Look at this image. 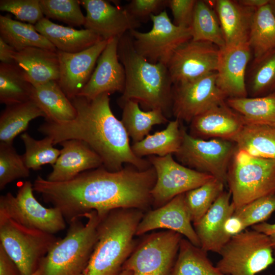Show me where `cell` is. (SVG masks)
Segmentation results:
<instances>
[{"label":"cell","instance_id":"30bf717a","mask_svg":"<svg viewBox=\"0 0 275 275\" xmlns=\"http://www.w3.org/2000/svg\"><path fill=\"white\" fill-rule=\"evenodd\" d=\"M33 184L25 181L14 196L8 193L0 196V220L12 219L30 228L54 234L66 228V221L59 209L42 205L33 194Z\"/></svg>","mask_w":275,"mask_h":275},{"label":"cell","instance_id":"681fc988","mask_svg":"<svg viewBox=\"0 0 275 275\" xmlns=\"http://www.w3.org/2000/svg\"><path fill=\"white\" fill-rule=\"evenodd\" d=\"M252 228L253 229L264 233L268 237L275 257V223H269L265 222L254 225Z\"/></svg>","mask_w":275,"mask_h":275},{"label":"cell","instance_id":"4fadbf2b","mask_svg":"<svg viewBox=\"0 0 275 275\" xmlns=\"http://www.w3.org/2000/svg\"><path fill=\"white\" fill-rule=\"evenodd\" d=\"M155 170L156 180L151 190L153 209L159 208L174 197L198 187L214 178L175 161L172 154L150 156L148 160Z\"/></svg>","mask_w":275,"mask_h":275},{"label":"cell","instance_id":"f546056e","mask_svg":"<svg viewBox=\"0 0 275 275\" xmlns=\"http://www.w3.org/2000/svg\"><path fill=\"white\" fill-rule=\"evenodd\" d=\"M119 105L123 109L121 121L133 143L145 138L153 126L169 122L161 110L143 111L135 101L128 100Z\"/></svg>","mask_w":275,"mask_h":275},{"label":"cell","instance_id":"7402d4cb","mask_svg":"<svg viewBox=\"0 0 275 275\" xmlns=\"http://www.w3.org/2000/svg\"><path fill=\"white\" fill-rule=\"evenodd\" d=\"M62 148L46 179L51 182L70 180L79 174L103 166L101 157L86 143L68 140L60 143Z\"/></svg>","mask_w":275,"mask_h":275},{"label":"cell","instance_id":"836d02e7","mask_svg":"<svg viewBox=\"0 0 275 275\" xmlns=\"http://www.w3.org/2000/svg\"><path fill=\"white\" fill-rule=\"evenodd\" d=\"M190 29L191 40L210 42L220 49L226 46L217 15L207 1L197 0Z\"/></svg>","mask_w":275,"mask_h":275},{"label":"cell","instance_id":"7dc6e473","mask_svg":"<svg viewBox=\"0 0 275 275\" xmlns=\"http://www.w3.org/2000/svg\"><path fill=\"white\" fill-rule=\"evenodd\" d=\"M0 275H21L16 264L1 244Z\"/></svg>","mask_w":275,"mask_h":275},{"label":"cell","instance_id":"7a4b0ae2","mask_svg":"<svg viewBox=\"0 0 275 275\" xmlns=\"http://www.w3.org/2000/svg\"><path fill=\"white\" fill-rule=\"evenodd\" d=\"M109 96L104 93L93 99L76 96L71 100L77 112L74 119L45 120L38 131L51 138L54 145L68 140L83 141L99 155L103 166L109 171H119L126 163L140 170L149 168L152 166L148 160L133 153L121 121L112 111Z\"/></svg>","mask_w":275,"mask_h":275},{"label":"cell","instance_id":"6da1fadb","mask_svg":"<svg viewBox=\"0 0 275 275\" xmlns=\"http://www.w3.org/2000/svg\"><path fill=\"white\" fill-rule=\"evenodd\" d=\"M156 180L152 166L140 170L130 165L115 172L101 166L64 182H51L38 176L33 189L45 202L59 209L69 224L91 211L101 218L117 209L149 210Z\"/></svg>","mask_w":275,"mask_h":275},{"label":"cell","instance_id":"d6986e66","mask_svg":"<svg viewBox=\"0 0 275 275\" xmlns=\"http://www.w3.org/2000/svg\"><path fill=\"white\" fill-rule=\"evenodd\" d=\"M107 41L102 40L76 53H66L58 50L60 63V76L58 82L70 100L79 95L89 81Z\"/></svg>","mask_w":275,"mask_h":275},{"label":"cell","instance_id":"ab89813d","mask_svg":"<svg viewBox=\"0 0 275 275\" xmlns=\"http://www.w3.org/2000/svg\"><path fill=\"white\" fill-rule=\"evenodd\" d=\"M21 139L25 149L24 154L22 156L29 169L39 170L44 164L52 166L56 162L60 150L53 147L51 138L46 136L43 139L37 140L27 132H24L21 135Z\"/></svg>","mask_w":275,"mask_h":275},{"label":"cell","instance_id":"11a10c76","mask_svg":"<svg viewBox=\"0 0 275 275\" xmlns=\"http://www.w3.org/2000/svg\"><path fill=\"white\" fill-rule=\"evenodd\" d=\"M32 275H41L40 270L39 268H38V269Z\"/></svg>","mask_w":275,"mask_h":275},{"label":"cell","instance_id":"8992f818","mask_svg":"<svg viewBox=\"0 0 275 275\" xmlns=\"http://www.w3.org/2000/svg\"><path fill=\"white\" fill-rule=\"evenodd\" d=\"M227 185L235 210L275 193V159L237 149L229 167Z\"/></svg>","mask_w":275,"mask_h":275},{"label":"cell","instance_id":"9a60e30c","mask_svg":"<svg viewBox=\"0 0 275 275\" xmlns=\"http://www.w3.org/2000/svg\"><path fill=\"white\" fill-rule=\"evenodd\" d=\"M220 48L210 42L190 40L174 53L167 67L173 84L216 72Z\"/></svg>","mask_w":275,"mask_h":275},{"label":"cell","instance_id":"db71d44e","mask_svg":"<svg viewBox=\"0 0 275 275\" xmlns=\"http://www.w3.org/2000/svg\"><path fill=\"white\" fill-rule=\"evenodd\" d=\"M131 271L128 270H123L119 275H132Z\"/></svg>","mask_w":275,"mask_h":275},{"label":"cell","instance_id":"83f0119b","mask_svg":"<svg viewBox=\"0 0 275 275\" xmlns=\"http://www.w3.org/2000/svg\"><path fill=\"white\" fill-rule=\"evenodd\" d=\"M182 140V128L180 121L175 119L169 121L163 130L149 134L131 146L133 153L139 157L148 155L163 157L176 153L180 147Z\"/></svg>","mask_w":275,"mask_h":275},{"label":"cell","instance_id":"484cf974","mask_svg":"<svg viewBox=\"0 0 275 275\" xmlns=\"http://www.w3.org/2000/svg\"><path fill=\"white\" fill-rule=\"evenodd\" d=\"M34 25L37 31L51 43L57 50L64 52H78L103 40L89 30H76L58 24L45 17Z\"/></svg>","mask_w":275,"mask_h":275},{"label":"cell","instance_id":"44dd1931","mask_svg":"<svg viewBox=\"0 0 275 275\" xmlns=\"http://www.w3.org/2000/svg\"><path fill=\"white\" fill-rule=\"evenodd\" d=\"M190 123L189 133L194 137L232 141L245 125L242 117L226 101L197 116Z\"/></svg>","mask_w":275,"mask_h":275},{"label":"cell","instance_id":"1f68e13d","mask_svg":"<svg viewBox=\"0 0 275 275\" xmlns=\"http://www.w3.org/2000/svg\"><path fill=\"white\" fill-rule=\"evenodd\" d=\"M45 114L33 101L7 105L0 116V142L12 144L14 139L25 131L30 122Z\"/></svg>","mask_w":275,"mask_h":275},{"label":"cell","instance_id":"7bdbcfd3","mask_svg":"<svg viewBox=\"0 0 275 275\" xmlns=\"http://www.w3.org/2000/svg\"><path fill=\"white\" fill-rule=\"evenodd\" d=\"M275 212V193L258 198L236 209L234 212L245 227L263 223Z\"/></svg>","mask_w":275,"mask_h":275},{"label":"cell","instance_id":"b9f144b4","mask_svg":"<svg viewBox=\"0 0 275 275\" xmlns=\"http://www.w3.org/2000/svg\"><path fill=\"white\" fill-rule=\"evenodd\" d=\"M29 176L30 169L12 144L0 142V189L14 180Z\"/></svg>","mask_w":275,"mask_h":275},{"label":"cell","instance_id":"f5cc1de1","mask_svg":"<svg viewBox=\"0 0 275 275\" xmlns=\"http://www.w3.org/2000/svg\"><path fill=\"white\" fill-rule=\"evenodd\" d=\"M268 5L272 13L275 16V0H269Z\"/></svg>","mask_w":275,"mask_h":275},{"label":"cell","instance_id":"f35d334b","mask_svg":"<svg viewBox=\"0 0 275 275\" xmlns=\"http://www.w3.org/2000/svg\"><path fill=\"white\" fill-rule=\"evenodd\" d=\"M225 186L223 182L213 178L184 193L185 204L193 225L198 223L205 215L224 191Z\"/></svg>","mask_w":275,"mask_h":275},{"label":"cell","instance_id":"f1b7e54d","mask_svg":"<svg viewBox=\"0 0 275 275\" xmlns=\"http://www.w3.org/2000/svg\"><path fill=\"white\" fill-rule=\"evenodd\" d=\"M0 38L16 51L28 47L57 51L51 43L37 31L34 25L2 15H0Z\"/></svg>","mask_w":275,"mask_h":275},{"label":"cell","instance_id":"cb8c5ba5","mask_svg":"<svg viewBox=\"0 0 275 275\" xmlns=\"http://www.w3.org/2000/svg\"><path fill=\"white\" fill-rule=\"evenodd\" d=\"M13 59L14 63L21 69L33 86L52 80L58 81L59 79L60 63L58 50L28 47L16 51Z\"/></svg>","mask_w":275,"mask_h":275},{"label":"cell","instance_id":"8d00e7d4","mask_svg":"<svg viewBox=\"0 0 275 275\" xmlns=\"http://www.w3.org/2000/svg\"><path fill=\"white\" fill-rule=\"evenodd\" d=\"M248 43L254 58L275 49V16L268 4L255 12Z\"/></svg>","mask_w":275,"mask_h":275},{"label":"cell","instance_id":"60d3db41","mask_svg":"<svg viewBox=\"0 0 275 275\" xmlns=\"http://www.w3.org/2000/svg\"><path fill=\"white\" fill-rule=\"evenodd\" d=\"M45 17L65 22L72 26L83 25L85 16L82 13L79 1L40 0Z\"/></svg>","mask_w":275,"mask_h":275},{"label":"cell","instance_id":"5bb4252c","mask_svg":"<svg viewBox=\"0 0 275 275\" xmlns=\"http://www.w3.org/2000/svg\"><path fill=\"white\" fill-rule=\"evenodd\" d=\"M213 72L191 80L173 84L172 115L190 122L197 116L224 102L226 98L216 85Z\"/></svg>","mask_w":275,"mask_h":275},{"label":"cell","instance_id":"d4e9b609","mask_svg":"<svg viewBox=\"0 0 275 275\" xmlns=\"http://www.w3.org/2000/svg\"><path fill=\"white\" fill-rule=\"evenodd\" d=\"M212 2L220 23L226 46L248 42L253 17L256 10L244 6L238 1Z\"/></svg>","mask_w":275,"mask_h":275},{"label":"cell","instance_id":"603a6c76","mask_svg":"<svg viewBox=\"0 0 275 275\" xmlns=\"http://www.w3.org/2000/svg\"><path fill=\"white\" fill-rule=\"evenodd\" d=\"M229 191H224L205 215L193 225L201 248L218 254L231 238L225 233L224 223L235 210Z\"/></svg>","mask_w":275,"mask_h":275},{"label":"cell","instance_id":"f6af8a7d","mask_svg":"<svg viewBox=\"0 0 275 275\" xmlns=\"http://www.w3.org/2000/svg\"><path fill=\"white\" fill-rule=\"evenodd\" d=\"M139 22H146L152 14H157L167 7V0H132L124 6Z\"/></svg>","mask_w":275,"mask_h":275},{"label":"cell","instance_id":"d590c367","mask_svg":"<svg viewBox=\"0 0 275 275\" xmlns=\"http://www.w3.org/2000/svg\"><path fill=\"white\" fill-rule=\"evenodd\" d=\"M246 87L251 97L275 93V49L253 59L246 72Z\"/></svg>","mask_w":275,"mask_h":275},{"label":"cell","instance_id":"4316f807","mask_svg":"<svg viewBox=\"0 0 275 275\" xmlns=\"http://www.w3.org/2000/svg\"><path fill=\"white\" fill-rule=\"evenodd\" d=\"M31 100L45 114V120L64 122L76 118V110L58 81L33 86Z\"/></svg>","mask_w":275,"mask_h":275},{"label":"cell","instance_id":"8fae6325","mask_svg":"<svg viewBox=\"0 0 275 275\" xmlns=\"http://www.w3.org/2000/svg\"><path fill=\"white\" fill-rule=\"evenodd\" d=\"M236 150L233 141L197 138L182 128V143L175 155L182 165L210 175L227 185L229 167Z\"/></svg>","mask_w":275,"mask_h":275},{"label":"cell","instance_id":"ba28073f","mask_svg":"<svg viewBox=\"0 0 275 275\" xmlns=\"http://www.w3.org/2000/svg\"><path fill=\"white\" fill-rule=\"evenodd\" d=\"M58 239L54 234L22 226L8 219L0 220V244L21 275H32Z\"/></svg>","mask_w":275,"mask_h":275},{"label":"cell","instance_id":"e575fe53","mask_svg":"<svg viewBox=\"0 0 275 275\" xmlns=\"http://www.w3.org/2000/svg\"><path fill=\"white\" fill-rule=\"evenodd\" d=\"M207 253L183 237L172 275H225L213 264Z\"/></svg>","mask_w":275,"mask_h":275},{"label":"cell","instance_id":"ac0fdd59","mask_svg":"<svg viewBox=\"0 0 275 275\" xmlns=\"http://www.w3.org/2000/svg\"><path fill=\"white\" fill-rule=\"evenodd\" d=\"M252 54L248 42L220 49L216 82L227 99L248 96L246 75Z\"/></svg>","mask_w":275,"mask_h":275},{"label":"cell","instance_id":"ee69618b","mask_svg":"<svg viewBox=\"0 0 275 275\" xmlns=\"http://www.w3.org/2000/svg\"><path fill=\"white\" fill-rule=\"evenodd\" d=\"M0 10L10 13L17 19L33 25L44 17L40 0H1Z\"/></svg>","mask_w":275,"mask_h":275},{"label":"cell","instance_id":"5b68a950","mask_svg":"<svg viewBox=\"0 0 275 275\" xmlns=\"http://www.w3.org/2000/svg\"><path fill=\"white\" fill-rule=\"evenodd\" d=\"M69 224L63 238H58L42 260L41 275H85L97 241L100 218L95 211L86 213Z\"/></svg>","mask_w":275,"mask_h":275},{"label":"cell","instance_id":"bcb514c9","mask_svg":"<svg viewBox=\"0 0 275 275\" xmlns=\"http://www.w3.org/2000/svg\"><path fill=\"white\" fill-rule=\"evenodd\" d=\"M196 2L197 0H167V7L171 10L175 25L190 28Z\"/></svg>","mask_w":275,"mask_h":275},{"label":"cell","instance_id":"d6a6232c","mask_svg":"<svg viewBox=\"0 0 275 275\" xmlns=\"http://www.w3.org/2000/svg\"><path fill=\"white\" fill-rule=\"evenodd\" d=\"M226 102L242 117L245 124L275 126V93L258 97L227 98Z\"/></svg>","mask_w":275,"mask_h":275},{"label":"cell","instance_id":"2e32d148","mask_svg":"<svg viewBox=\"0 0 275 275\" xmlns=\"http://www.w3.org/2000/svg\"><path fill=\"white\" fill-rule=\"evenodd\" d=\"M79 2L86 12L85 29L103 40L120 38L140 25L124 6L113 5L104 0H81Z\"/></svg>","mask_w":275,"mask_h":275},{"label":"cell","instance_id":"ffe728a7","mask_svg":"<svg viewBox=\"0 0 275 275\" xmlns=\"http://www.w3.org/2000/svg\"><path fill=\"white\" fill-rule=\"evenodd\" d=\"M119 39L116 37L108 40L90 78L78 96L93 99L104 93H123L125 73L118 54Z\"/></svg>","mask_w":275,"mask_h":275},{"label":"cell","instance_id":"816d5d0a","mask_svg":"<svg viewBox=\"0 0 275 275\" xmlns=\"http://www.w3.org/2000/svg\"><path fill=\"white\" fill-rule=\"evenodd\" d=\"M242 5L255 10L267 5L269 0H238Z\"/></svg>","mask_w":275,"mask_h":275},{"label":"cell","instance_id":"3957f363","mask_svg":"<svg viewBox=\"0 0 275 275\" xmlns=\"http://www.w3.org/2000/svg\"><path fill=\"white\" fill-rule=\"evenodd\" d=\"M118 54L125 73V87L118 104L133 100L146 111L157 109L168 118L173 116V82L167 66L151 63L139 54L129 32L119 38Z\"/></svg>","mask_w":275,"mask_h":275},{"label":"cell","instance_id":"e0dca14e","mask_svg":"<svg viewBox=\"0 0 275 275\" xmlns=\"http://www.w3.org/2000/svg\"><path fill=\"white\" fill-rule=\"evenodd\" d=\"M191 223L184 193L159 208L145 212L138 226L135 235L143 236L148 232L165 229L180 234L195 245L201 247Z\"/></svg>","mask_w":275,"mask_h":275},{"label":"cell","instance_id":"f907efd6","mask_svg":"<svg viewBox=\"0 0 275 275\" xmlns=\"http://www.w3.org/2000/svg\"><path fill=\"white\" fill-rule=\"evenodd\" d=\"M16 51L0 38V61L4 64L14 63L13 57Z\"/></svg>","mask_w":275,"mask_h":275},{"label":"cell","instance_id":"4dcf8cb0","mask_svg":"<svg viewBox=\"0 0 275 275\" xmlns=\"http://www.w3.org/2000/svg\"><path fill=\"white\" fill-rule=\"evenodd\" d=\"M232 141L251 155L275 159V126L245 124Z\"/></svg>","mask_w":275,"mask_h":275},{"label":"cell","instance_id":"c3c4849f","mask_svg":"<svg viewBox=\"0 0 275 275\" xmlns=\"http://www.w3.org/2000/svg\"><path fill=\"white\" fill-rule=\"evenodd\" d=\"M246 229L242 221L234 213L226 219L224 226V232L230 238L241 233Z\"/></svg>","mask_w":275,"mask_h":275},{"label":"cell","instance_id":"9c48e42d","mask_svg":"<svg viewBox=\"0 0 275 275\" xmlns=\"http://www.w3.org/2000/svg\"><path fill=\"white\" fill-rule=\"evenodd\" d=\"M183 236L166 230L152 232L136 241L123 270L132 275H172Z\"/></svg>","mask_w":275,"mask_h":275},{"label":"cell","instance_id":"74e56055","mask_svg":"<svg viewBox=\"0 0 275 275\" xmlns=\"http://www.w3.org/2000/svg\"><path fill=\"white\" fill-rule=\"evenodd\" d=\"M33 86L15 63H0V102L7 105L31 100Z\"/></svg>","mask_w":275,"mask_h":275},{"label":"cell","instance_id":"9f6ffc18","mask_svg":"<svg viewBox=\"0 0 275 275\" xmlns=\"http://www.w3.org/2000/svg\"><path fill=\"white\" fill-rule=\"evenodd\" d=\"M275 275V274H274Z\"/></svg>","mask_w":275,"mask_h":275},{"label":"cell","instance_id":"7c38bea8","mask_svg":"<svg viewBox=\"0 0 275 275\" xmlns=\"http://www.w3.org/2000/svg\"><path fill=\"white\" fill-rule=\"evenodd\" d=\"M152 27L148 32L129 31L136 52L151 63L167 66L175 51L191 39L190 28L175 25L163 10L150 16Z\"/></svg>","mask_w":275,"mask_h":275},{"label":"cell","instance_id":"277c9868","mask_svg":"<svg viewBox=\"0 0 275 275\" xmlns=\"http://www.w3.org/2000/svg\"><path fill=\"white\" fill-rule=\"evenodd\" d=\"M145 212L133 208L111 210L100 218L97 237L85 275H119L136 240Z\"/></svg>","mask_w":275,"mask_h":275},{"label":"cell","instance_id":"52a82bcc","mask_svg":"<svg viewBox=\"0 0 275 275\" xmlns=\"http://www.w3.org/2000/svg\"><path fill=\"white\" fill-rule=\"evenodd\" d=\"M218 254L216 266L225 275H257L275 261L268 237L253 229L232 236Z\"/></svg>","mask_w":275,"mask_h":275}]
</instances>
